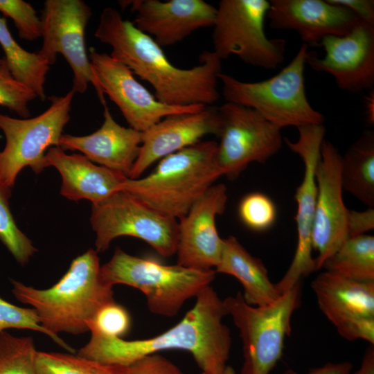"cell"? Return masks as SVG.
<instances>
[{"label": "cell", "instance_id": "cell-1", "mask_svg": "<svg viewBox=\"0 0 374 374\" xmlns=\"http://www.w3.org/2000/svg\"><path fill=\"white\" fill-rule=\"evenodd\" d=\"M94 35L111 47L113 58L152 87L160 102L173 106H208L218 100L222 60L213 51L202 53L195 66L178 68L150 36L112 7L103 10Z\"/></svg>", "mask_w": 374, "mask_h": 374}, {"label": "cell", "instance_id": "cell-2", "mask_svg": "<svg viewBox=\"0 0 374 374\" xmlns=\"http://www.w3.org/2000/svg\"><path fill=\"white\" fill-rule=\"evenodd\" d=\"M224 301L212 286L195 297L194 306L168 330L143 339L125 340L90 332L89 341L77 355L107 364L130 366L140 359L166 350L188 351L207 374H221L227 366L232 339L223 319Z\"/></svg>", "mask_w": 374, "mask_h": 374}, {"label": "cell", "instance_id": "cell-3", "mask_svg": "<svg viewBox=\"0 0 374 374\" xmlns=\"http://www.w3.org/2000/svg\"><path fill=\"white\" fill-rule=\"evenodd\" d=\"M100 266L98 252L89 249L72 260L52 287L39 290L12 280V292L35 309L51 333L83 334L89 331L88 325L98 310L115 301L113 287L101 279Z\"/></svg>", "mask_w": 374, "mask_h": 374}, {"label": "cell", "instance_id": "cell-4", "mask_svg": "<svg viewBox=\"0 0 374 374\" xmlns=\"http://www.w3.org/2000/svg\"><path fill=\"white\" fill-rule=\"evenodd\" d=\"M217 143L200 141L159 160L153 171L127 178L121 190L161 214L179 220L222 176L216 162Z\"/></svg>", "mask_w": 374, "mask_h": 374}, {"label": "cell", "instance_id": "cell-5", "mask_svg": "<svg viewBox=\"0 0 374 374\" xmlns=\"http://www.w3.org/2000/svg\"><path fill=\"white\" fill-rule=\"evenodd\" d=\"M216 274L215 269L166 265L154 258L132 256L119 247L100 266V277L105 284L138 289L145 295L148 310L166 317L176 316L186 301L211 285Z\"/></svg>", "mask_w": 374, "mask_h": 374}, {"label": "cell", "instance_id": "cell-6", "mask_svg": "<svg viewBox=\"0 0 374 374\" xmlns=\"http://www.w3.org/2000/svg\"><path fill=\"white\" fill-rule=\"evenodd\" d=\"M308 46L303 44L280 72L257 82H244L229 74L218 75L226 102L249 107L267 121L282 129L323 124V115L308 100L305 87V66Z\"/></svg>", "mask_w": 374, "mask_h": 374}, {"label": "cell", "instance_id": "cell-7", "mask_svg": "<svg viewBox=\"0 0 374 374\" xmlns=\"http://www.w3.org/2000/svg\"><path fill=\"white\" fill-rule=\"evenodd\" d=\"M223 301L242 342L240 374H269L283 355L292 315L301 305V283L265 305L247 303L240 291Z\"/></svg>", "mask_w": 374, "mask_h": 374}, {"label": "cell", "instance_id": "cell-8", "mask_svg": "<svg viewBox=\"0 0 374 374\" xmlns=\"http://www.w3.org/2000/svg\"><path fill=\"white\" fill-rule=\"evenodd\" d=\"M267 0H221L213 25V52L221 60L233 55L265 69L285 60L286 41L269 39L264 29L269 8Z\"/></svg>", "mask_w": 374, "mask_h": 374}, {"label": "cell", "instance_id": "cell-9", "mask_svg": "<svg viewBox=\"0 0 374 374\" xmlns=\"http://www.w3.org/2000/svg\"><path fill=\"white\" fill-rule=\"evenodd\" d=\"M90 222L96 233V251L104 252L121 236L141 239L159 255L176 254L178 221L152 208L131 193L120 190L91 206Z\"/></svg>", "mask_w": 374, "mask_h": 374}, {"label": "cell", "instance_id": "cell-10", "mask_svg": "<svg viewBox=\"0 0 374 374\" xmlns=\"http://www.w3.org/2000/svg\"><path fill=\"white\" fill-rule=\"evenodd\" d=\"M74 94L71 90L63 96L49 97L48 108L33 118L19 119L0 114V130L6 138L5 147L0 151V181L6 186L12 188L25 167L36 174L44 169L47 150L60 147Z\"/></svg>", "mask_w": 374, "mask_h": 374}, {"label": "cell", "instance_id": "cell-11", "mask_svg": "<svg viewBox=\"0 0 374 374\" xmlns=\"http://www.w3.org/2000/svg\"><path fill=\"white\" fill-rule=\"evenodd\" d=\"M217 109L220 126L215 159L222 176L234 180L250 163H265L281 148V129L256 111L229 102Z\"/></svg>", "mask_w": 374, "mask_h": 374}, {"label": "cell", "instance_id": "cell-12", "mask_svg": "<svg viewBox=\"0 0 374 374\" xmlns=\"http://www.w3.org/2000/svg\"><path fill=\"white\" fill-rule=\"evenodd\" d=\"M92 15L82 0H46L41 15L42 45L37 51L51 65L61 54L73 72L71 91L84 93L91 83L98 87L87 55L85 29Z\"/></svg>", "mask_w": 374, "mask_h": 374}, {"label": "cell", "instance_id": "cell-13", "mask_svg": "<svg viewBox=\"0 0 374 374\" xmlns=\"http://www.w3.org/2000/svg\"><path fill=\"white\" fill-rule=\"evenodd\" d=\"M297 130L299 137L296 141L284 139L289 149L302 159L304 172L294 195L297 205L294 217L297 231L295 253L287 271L275 284L280 295L301 283L303 277L317 271L312 256V233L317 197L316 169L326 129L323 124H312L299 127Z\"/></svg>", "mask_w": 374, "mask_h": 374}, {"label": "cell", "instance_id": "cell-14", "mask_svg": "<svg viewBox=\"0 0 374 374\" xmlns=\"http://www.w3.org/2000/svg\"><path fill=\"white\" fill-rule=\"evenodd\" d=\"M89 59L96 79L97 93L116 105L130 127L145 132L166 116L201 111L206 105L173 106L158 100L135 78L132 71L109 54L89 48Z\"/></svg>", "mask_w": 374, "mask_h": 374}, {"label": "cell", "instance_id": "cell-15", "mask_svg": "<svg viewBox=\"0 0 374 374\" xmlns=\"http://www.w3.org/2000/svg\"><path fill=\"white\" fill-rule=\"evenodd\" d=\"M341 159L334 145L324 140L316 169L317 197L312 233V247L318 253L314 258L317 271L348 238V208L343 199Z\"/></svg>", "mask_w": 374, "mask_h": 374}, {"label": "cell", "instance_id": "cell-16", "mask_svg": "<svg viewBox=\"0 0 374 374\" xmlns=\"http://www.w3.org/2000/svg\"><path fill=\"white\" fill-rule=\"evenodd\" d=\"M325 55L308 51L306 64L331 75L337 87L351 93L373 89L374 85V26L360 22L349 33L330 35L320 43Z\"/></svg>", "mask_w": 374, "mask_h": 374}, {"label": "cell", "instance_id": "cell-17", "mask_svg": "<svg viewBox=\"0 0 374 374\" xmlns=\"http://www.w3.org/2000/svg\"><path fill=\"white\" fill-rule=\"evenodd\" d=\"M228 199L224 184H213L178 221L177 264L197 269H214L219 263L222 239L216 218Z\"/></svg>", "mask_w": 374, "mask_h": 374}, {"label": "cell", "instance_id": "cell-18", "mask_svg": "<svg viewBox=\"0 0 374 374\" xmlns=\"http://www.w3.org/2000/svg\"><path fill=\"white\" fill-rule=\"evenodd\" d=\"M134 13L132 24L162 47L177 44L198 29L213 26L216 8L203 0L121 1Z\"/></svg>", "mask_w": 374, "mask_h": 374}, {"label": "cell", "instance_id": "cell-19", "mask_svg": "<svg viewBox=\"0 0 374 374\" xmlns=\"http://www.w3.org/2000/svg\"><path fill=\"white\" fill-rule=\"evenodd\" d=\"M269 26L292 30L308 46H319L330 35L349 33L362 22L350 10L329 0H271Z\"/></svg>", "mask_w": 374, "mask_h": 374}, {"label": "cell", "instance_id": "cell-20", "mask_svg": "<svg viewBox=\"0 0 374 374\" xmlns=\"http://www.w3.org/2000/svg\"><path fill=\"white\" fill-rule=\"evenodd\" d=\"M220 126L217 107L213 105L165 117L143 132L140 152L128 178L141 177L157 161L198 143L206 135L217 136Z\"/></svg>", "mask_w": 374, "mask_h": 374}, {"label": "cell", "instance_id": "cell-21", "mask_svg": "<svg viewBox=\"0 0 374 374\" xmlns=\"http://www.w3.org/2000/svg\"><path fill=\"white\" fill-rule=\"evenodd\" d=\"M103 105L104 121L99 129L84 136L62 134L60 147L64 151H78L91 162L128 177L140 152L143 132L118 124L106 102Z\"/></svg>", "mask_w": 374, "mask_h": 374}, {"label": "cell", "instance_id": "cell-22", "mask_svg": "<svg viewBox=\"0 0 374 374\" xmlns=\"http://www.w3.org/2000/svg\"><path fill=\"white\" fill-rule=\"evenodd\" d=\"M43 166H53L60 172L62 196L75 202L87 199L92 204L120 190L128 178L121 172L94 164L82 154H66L57 146L47 150Z\"/></svg>", "mask_w": 374, "mask_h": 374}, {"label": "cell", "instance_id": "cell-23", "mask_svg": "<svg viewBox=\"0 0 374 374\" xmlns=\"http://www.w3.org/2000/svg\"><path fill=\"white\" fill-rule=\"evenodd\" d=\"M318 306L338 330L364 317H374V281H358L324 271L311 283Z\"/></svg>", "mask_w": 374, "mask_h": 374}, {"label": "cell", "instance_id": "cell-24", "mask_svg": "<svg viewBox=\"0 0 374 374\" xmlns=\"http://www.w3.org/2000/svg\"><path fill=\"white\" fill-rule=\"evenodd\" d=\"M215 271L238 279L243 288L242 297L249 305H265L280 296L262 261L252 256L233 235L222 239V253Z\"/></svg>", "mask_w": 374, "mask_h": 374}, {"label": "cell", "instance_id": "cell-25", "mask_svg": "<svg viewBox=\"0 0 374 374\" xmlns=\"http://www.w3.org/2000/svg\"><path fill=\"white\" fill-rule=\"evenodd\" d=\"M343 190L368 208L374 206V133L368 130L341 159Z\"/></svg>", "mask_w": 374, "mask_h": 374}, {"label": "cell", "instance_id": "cell-26", "mask_svg": "<svg viewBox=\"0 0 374 374\" xmlns=\"http://www.w3.org/2000/svg\"><path fill=\"white\" fill-rule=\"evenodd\" d=\"M0 45L12 75L44 100V83L50 64L38 52L31 53L23 48L10 34L6 19L1 17Z\"/></svg>", "mask_w": 374, "mask_h": 374}, {"label": "cell", "instance_id": "cell-27", "mask_svg": "<svg viewBox=\"0 0 374 374\" xmlns=\"http://www.w3.org/2000/svg\"><path fill=\"white\" fill-rule=\"evenodd\" d=\"M322 268L351 280L374 281V237L348 238Z\"/></svg>", "mask_w": 374, "mask_h": 374}, {"label": "cell", "instance_id": "cell-28", "mask_svg": "<svg viewBox=\"0 0 374 374\" xmlns=\"http://www.w3.org/2000/svg\"><path fill=\"white\" fill-rule=\"evenodd\" d=\"M37 374H129L130 366L107 364L75 353L38 351Z\"/></svg>", "mask_w": 374, "mask_h": 374}, {"label": "cell", "instance_id": "cell-29", "mask_svg": "<svg viewBox=\"0 0 374 374\" xmlns=\"http://www.w3.org/2000/svg\"><path fill=\"white\" fill-rule=\"evenodd\" d=\"M33 339L0 332V374H37Z\"/></svg>", "mask_w": 374, "mask_h": 374}, {"label": "cell", "instance_id": "cell-30", "mask_svg": "<svg viewBox=\"0 0 374 374\" xmlns=\"http://www.w3.org/2000/svg\"><path fill=\"white\" fill-rule=\"evenodd\" d=\"M10 196L11 188L0 181V241L16 261L24 266L37 250L17 227L9 206Z\"/></svg>", "mask_w": 374, "mask_h": 374}, {"label": "cell", "instance_id": "cell-31", "mask_svg": "<svg viewBox=\"0 0 374 374\" xmlns=\"http://www.w3.org/2000/svg\"><path fill=\"white\" fill-rule=\"evenodd\" d=\"M238 215L243 224L257 232L269 229L274 224L277 210L273 200L260 192L244 195L238 205Z\"/></svg>", "mask_w": 374, "mask_h": 374}, {"label": "cell", "instance_id": "cell-32", "mask_svg": "<svg viewBox=\"0 0 374 374\" xmlns=\"http://www.w3.org/2000/svg\"><path fill=\"white\" fill-rule=\"evenodd\" d=\"M9 328L37 331L48 336L69 353L76 352L59 336L51 333L41 325L40 319L35 309L15 305L0 296V332Z\"/></svg>", "mask_w": 374, "mask_h": 374}, {"label": "cell", "instance_id": "cell-33", "mask_svg": "<svg viewBox=\"0 0 374 374\" xmlns=\"http://www.w3.org/2000/svg\"><path fill=\"white\" fill-rule=\"evenodd\" d=\"M35 93L11 74L4 57L0 63V106L28 118L30 114L28 103L37 98Z\"/></svg>", "mask_w": 374, "mask_h": 374}, {"label": "cell", "instance_id": "cell-34", "mask_svg": "<svg viewBox=\"0 0 374 374\" xmlns=\"http://www.w3.org/2000/svg\"><path fill=\"white\" fill-rule=\"evenodd\" d=\"M88 326L90 332L123 338L130 330L132 318L123 305L114 301L100 308Z\"/></svg>", "mask_w": 374, "mask_h": 374}, {"label": "cell", "instance_id": "cell-35", "mask_svg": "<svg viewBox=\"0 0 374 374\" xmlns=\"http://www.w3.org/2000/svg\"><path fill=\"white\" fill-rule=\"evenodd\" d=\"M0 12L12 19L21 39L34 41L41 37V19L30 3L22 0H0Z\"/></svg>", "mask_w": 374, "mask_h": 374}, {"label": "cell", "instance_id": "cell-36", "mask_svg": "<svg viewBox=\"0 0 374 374\" xmlns=\"http://www.w3.org/2000/svg\"><path fill=\"white\" fill-rule=\"evenodd\" d=\"M129 374H185L166 357L155 353L145 356L131 366Z\"/></svg>", "mask_w": 374, "mask_h": 374}, {"label": "cell", "instance_id": "cell-37", "mask_svg": "<svg viewBox=\"0 0 374 374\" xmlns=\"http://www.w3.org/2000/svg\"><path fill=\"white\" fill-rule=\"evenodd\" d=\"M338 334L348 341L363 339L374 344V317L355 320L337 330Z\"/></svg>", "mask_w": 374, "mask_h": 374}, {"label": "cell", "instance_id": "cell-38", "mask_svg": "<svg viewBox=\"0 0 374 374\" xmlns=\"http://www.w3.org/2000/svg\"><path fill=\"white\" fill-rule=\"evenodd\" d=\"M374 229V208L357 211L348 209L347 217L348 236L364 235Z\"/></svg>", "mask_w": 374, "mask_h": 374}, {"label": "cell", "instance_id": "cell-39", "mask_svg": "<svg viewBox=\"0 0 374 374\" xmlns=\"http://www.w3.org/2000/svg\"><path fill=\"white\" fill-rule=\"evenodd\" d=\"M331 3L350 10L363 23L374 26V1L329 0Z\"/></svg>", "mask_w": 374, "mask_h": 374}, {"label": "cell", "instance_id": "cell-40", "mask_svg": "<svg viewBox=\"0 0 374 374\" xmlns=\"http://www.w3.org/2000/svg\"><path fill=\"white\" fill-rule=\"evenodd\" d=\"M353 364L349 362L337 363L328 362L320 367L310 370L306 374H350ZM283 374H299L296 371L288 369Z\"/></svg>", "mask_w": 374, "mask_h": 374}, {"label": "cell", "instance_id": "cell-41", "mask_svg": "<svg viewBox=\"0 0 374 374\" xmlns=\"http://www.w3.org/2000/svg\"><path fill=\"white\" fill-rule=\"evenodd\" d=\"M350 374H374V347L371 345L366 350L360 367Z\"/></svg>", "mask_w": 374, "mask_h": 374}, {"label": "cell", "instance_id": "cell-42", "mask_svg": "<svg viewBox=\"0 0 374 374\" xmlns=\"http://www.w3.org/2000/svg\"><path fill=\"white\" fill-rule=\"evenodd\" d=\"M364 109L366 121L371 124L374 123V90L369 89L364 98Z\"/></svg>", "mask_w": 374, "mask_h": 374}, {"label": "cell", "instance_id": "cell-43", "mask_svg": "<svg viewBox=\"0 0 374 374\" xmlns=\"http://www.w3.org/2000/svg\"><path fill=\"white\" fill-rule=\"evenodd\" d=\"M200 374H207V373L204 372H202ZM221 374H237V373L232 366L227 365Z\"/></svg>", "mask_w": 374, "mask_h": 374}, {"label": "cell", "instance_id": "cell-44", "mask_svg": "<svg viewBox=\"0 0 374 374\" xmlns=\"http://www.w3.org/2000/svg\"><path fill=\"white\" fill-rule=\"evenodd\" d=\"M1 61H2V58H0V63L1 62Z\"/></svg>", "mask_w": 374, "mask_h": 374}]
</instances>
